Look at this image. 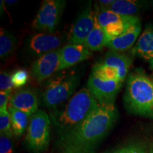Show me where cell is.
I'll list each match as a JSON object with an SVG mask.
<instances>
[{
  "instance_id": "obj_1",
  "label": "cell",
  "mask_w": 153,
  "mask_h": 153,
  "mask_svg": "<svg viewBox=\"0 0 153 153\" xmlns=\"http://www.w3.org/2000/svg\"><path fill=\"white\" fill-rule=\"evenodd\" d=\"M118 118L114 104L100 105L73 131L58 137L59 153H94Z\"/></svg>"
},
{
  "instance_id": "obj_2",
  "label": "cell",
  "mask_w": 153,
  "mask_h": 153,
  "mask_svg": "<svg viewBox=\"0 0 153 153\" xmlns=\"http://www.w3.org/2000/svg\"><path fill=\"white\" fill-rule=\"evenodd\" d=\"M99 106L88 88H83L74 94L62 109L51 114L59 137L81 125Z\"/></svg>"
},
{
  "instance_id": "obj_3",
  "label": "cell",
  "mask_w": 153,
  "mask_h": 153,
  "mask_svg": "<svg viewBox=\"0 0 153 153\" xmlns=\"http://www.w3.org/2000/svg\"><path fill=\"white\" fill-rule=\"evenodd\" d=\"M124 102L131 114L153 118V80L140 69L129 74Z\"/></svg>"
},
{
  "instance_id": "obj_4",
  "label": "cell",
  "mask_w": 153,
  "mask_h": 153,
  "mask_svg": "<svg viewBox=\"0 0 153 153\" xmlns=\"http://www.w3.org/2000/svg\"><path fill=\"white\" fill-rule=\"evenodd\" d=\"M79 74L74 70L60 71L59 74L51 77L46 83L41 95L45 106L55 108L74 95L79 84Z\"/></svg>"
},
{
  "instance_id": "obj_5",
  "label": "cell",
  "mask_w": 153,
  "mask_h": 153,
  "mask_svg": "<svg viewBox=\"0 0 153 153\" xmlns=\"http://www.w3.org/2000/svg\"><path fill=\"white\" fill-rule=\"evenodd\" d=\"M51 121L48 114L38 110L30 118L27 128L26 142L33 153H41L47 150L51 140Z\"/></svg>"
},
{
  "instance_id": "obj_6",
  "label": "cell",
  "mask_w": 153,
  "mask_h": 153,
  "mask_svg": "<svg viewBox=\"0 0 153 153\" xmlns=\"http://www.w3.org/2000/svg\"><path fill=\"white\" fill-rule=\"evenodd\" d=\"M96 16L109 40L118 37L133 24L140 22L137 16H126L96 7Z\"/></svg>"
},
{
  "instance_id": "obj_7",
  "label": "cell",
  "mask_w": 153,
  "mask_h": 153,
  "mask_svg": "<svg viewBox=\"0 0 153 153\" xmlns=\"http://www.w3.org/2000/svg\"><path fill=\"white\" fill-rule=\"evenodd\" d=\"M65 5V1L62 0L43 1L34 19L33 28L52 33L60 22Z\"/></svg>"
},
{
  "instance_id": "obj_8",
  "label": "cell",
  "mask_w": 153,
  "mask_h": 153,
  "mask_svg": "<svg viewBox=\"0 0 153 153\" xmlns=\"http://www.w3.org/2000/svg\"><path fill=\"white\" fill-rule=\"evenodd\" d=\"M123 82L120 80L104 81L91 73L88 79L87 88L99 105L114 104Z\"/></svg>"
},
{
  "instance_id": "obj_9",
  "label": "cell",
  "mask_w": 153,
  "mask_h": 153,
  "mask_svg": "<svg viewBox=\"0 0 153 153\" xmlns=\"http://www.w3.org/2000/svg\"><path fill=\"white\" fill-rule=\"evenodd\" d=\"M95 21L96 12L89 4L82 11L76 22L72 25L69 36L70 43L84 45L94 27Z\"/></svg>"
},
{
  "instance_id": "obj_10",
  "label": "cell",
  "mask_w": 153,
  "mask_h": 153,
  "mask_svg": "<svg viewBox=\"0 0 153 153\" xmlns=\"http://www.w3.org/2000/svg\"><path fill=\"white\" fill-rule=\"evenodd\" d=\"M60 48L40 56L32 64L31 73L38 82H43L51 78L60 68Z\"/></svg>"
},
{
  "instance_id": "obj_11",
  "label": "cell",
  "mask_w": 153,
  "mask_h": 153,
  "mask_svg": "<svg viewBox=\"0 0 153 153\" xmlns=\"http://www.w3.org/2000/svg\"><path fill=\"white\" fill-rule=\"evenodd\" d=\"M40 99L36 90L30 88L22 89L11 95L9 106L31 116L38 111Z\"/></svg>"
},
{
  "instance_id": "obj_12",
  "label": "cell",
  "mask_w": 153,
  "mask_h": 153,
  "mask_svg": "<svg viewBox=\"0 0 153 153\" xmlns=\"http://www.w3.org/2000/svg\"><path fill=\"white\" fill-rule=\"evenodd\" d=\"M91 56L92 52L84 45L69 43L60 48L59 72L88 60Z\"/></svg>"
},
{
  "instance_id": "obj_13",
  "label": "cell",
  "mask_w": 153,
  "mask_h": 153,
  "mask_svg": "<svg viewBox=\"0 0 153 153\" xmlns=\"http://www.w3.org/2000/svg\"><path fill=\"white\" fill-rule=\"evenodd\" d=\"M62 43V38L57 34L38 33L30 38L28 42V48L33 54L41 56L59 49Z\"/></svg>"
},
{
  "instance_id": "obj_14",
  "label": "cell",
  "mask_w": 153,
  "mask_h": 153,
  "mask_svg": "<svg viewBox=\"0 0 153 153\" xmlns=\"http://www.w3.org/2000/svg\"><path fill=\"white\" fill-rule=\"evenodd\" d=\"M131 53L148 62L150 69L153 70V26H148L145 28Z\"/></svg>"
},
{
  "instance_id": "obj_15",
  "label": "cell",
  "mask_w": 153,
  "mask_h": 153,
  "mask_svg": "<svg viewBox=\"0 0 153 153\" xmlns=\"http://www.w3.org/2000/svg\"><path fill=\"white\" fill-rule=\"evenodd\" d=\"M99 62L116 68L118 71L120 80L123 82L132 65L133 59L129 55L122 53V52L110 50L105 55L103 60Z\"/></svg>"
},
{
  "instance_id": "obj_16",
  "label": "cell",
  "mask_w": 153,
  "mask_h": 153,
  "mask_svg": "<svg viewBox=\"0 0 153 153\" xmlns=\"http://www.w3.org/2000/svg\"><path fill=\"white\" fill-rule=\"evenodd\" d=\"M141 31L140 22L133 24L125 32L118 37L111 40L107 47L114 51H122L128 50L134 45Z\"/></svg>"
},
{
  "instance_id": "obj_17",
  "label": "cell",
  "mask_w": 153,
  "mask_h": 153,
  "mask_svg": "<svg viewBox=\"0 0 153 153\" xmlns=\"http://www.w3.org/2000/svg\"><path fill=\"white\" fill-rule=\"evenodd\" d=\"M109 41V38L104 28L99 24L97 16H96L94 27L87 37V40L84 43V45L91 52L99 51H101L105 46L107 47Z\"/></svg>"
},
{
  "instance_id": "obj_18",
  "label": "cell",
  "mask_w": 153,
  "mask_h": 153,
  "mask_svg": "<svg viewBox=\"0 0 153 153\" xmlns=\"http://www.w3.org/2000/svg\"><path fill=\"white\" fill-rule=\"evenodd\" d=\"M101 8L122 16H137L136 14L143 9V4L140 1L133 0H114L111 5Z\"/></svg>"
},
{
  "instance_id": "obj_19",
  "label": "cell",
  "mask_w": 153,
  "mask_h": 153,
  "mask_svg": "<svg viewBox=\"0 0 153 153\" xmlns=\"http://www.w3.org/2000/svg\"><path fill=\"white\" fill-rule=\"evenodd\" d=\"M8 111L13 134L16 136H20L24 133L26 128H28L30 116L26 113L11 106H9Z\"/></svg>"
},
{
  "instance_id": "obj_20",
  "label": "cell",
  "mask_w": 153,
  "mask_h": 153,
  "mask_svg": "<svg viewBox=\"0 0 153 153\" xmlns=\"http://www.w3.org/2000/svg\"><path fill=\"white\" fill-rule=\"evenodd\" d=\"M16 39L12 34L1 28L0 34V57L1 60L8 58L15 49Z\"/></svg>"
},
{
  "instance_id": "obj_21",
  "label": "cell",
  "mask_w": 153,
  "mask_h": 153,
  "mask_svg": "<svg viewBox=\"0 0 153 153\" xmlns=\"http://www.w3.org/2000/svg\"><path fill=\"white\" fill-rule=\"evenodd\" d=\"M91 73H93L99 79L104 80V81L120 80L118 71L116 68L105 65L99 62L93 66Z\"/></svg>"
},
{
  "instance_id": "obj_22",
  "label": "cell",
  "mask_w": 153,
  "mask_h": 153,
  "mask_svg": "<svg viewBox=\"0 0 153 153\" xmlns=\"http://www.w3.org/2000/svg\"><path fill=\"white\" fill-rule=\"evenodd\" d=\"M148 148L147 145L140 141H135L128 143L126 145L120 147L112 152L108 153H147Z\"/></svg>"
},
{
  "instance_id": "obj_23",
  "label": "cell",
  "mask_w": 153,
  "mask_h": 153,
  "mask_svg": "<svg viewBox=\"0 0 153 153\" xmlns=\"http://www.w3.org/2000/svg\"><path fill=\"white\" fill-rule=\"evenodd\" d=\"M0 135L12 137L13 132L9 111H0Z\"/></svg>"
},
{
  "instance_id": "obj_24",
  "label": "cell",
  "mask_w": 153,
  "mask_h": 153,
  "mask_svg": "<svg viewBox=\"0 0 153 153\" xmlns=\"http://www.w3.org/2000/svg\"><path fill=\"white\" fill-rule=\"evenodd\" d=\"M13 85L14 87L19 88L24 86L28 79V73L25 70H18L15 71L11 75Z\"/></svg>"
},
{
  "instance_id": "obj_25",
  "label": "cell",
  "mask_w": 153,
  "mask_h": 153,
  "mask_svg": "<svg viewBox=\"0 0 153 153\" xmlns=\"http://www.w3.org/2000/svg\"><path fill=\"white\" fill-rule=\"evenodd\" d=\"M11 75L8 72L3 71L0 74V90L1 91H11L14 87L13 85Z\"/></svg>"
},
{
  "instance_id": "obj_26",
  "label": "cell",
  "mask_w": 153,
  "mask_h": 153,
  "mask_svg": "<svg viewBox=\"0 0 153 153\" xmlns=\"http://www.w3.org/2000/svg\"><path fill=\"white\" fill-rule=\"evenodd\" d=\"M0 153H13L11 137L0 135Z\"/></svg>"
},
{
  "instance_id": "obj_27",
  "label": "cell",
  "mask_w": 153,
  "mask_h": 153,
  "mask_svg": "<svg viewBox=\"0 0 153 153\" xmlns=\"http://www.w3.org/2000/svg\"><path fill=\"white\" fill-rule=\"evenodd\" d=\"M11 95V90L0 91V111H8V103Z\"/></svg>"
},
{
  "instance_id": "obj_28",
  "label": "cell",
  "mask_w": 153,
  "mask_h": 153,
  "mask_svg": "<svg viewBox=\"0 0 153 153\" xmlns=\"http://www.w3.org/2000/svg\"><path fill=\"white\" fill-rule=\"evenodd\" d=\"M4 2L7 3V4L11 5V4H14L16 2V1H14V0H13V1H5Z\"/></svg>"
},
{
  "instance_id": "obj_29",
  "label": "cell",
  "mask_w": 153,
  "mask_h": 153,
  "mask_svg": "<svg viewBox=\"0 0 153 153\" xmlns=\"http://www.w3.org/2000/svg\"><path fill=\"white\" fill-rule=\"evenodd\" d=\"M150 153H153V148L152 149V150H151V151H150Z\"/></svg>"
}]
</instances>
